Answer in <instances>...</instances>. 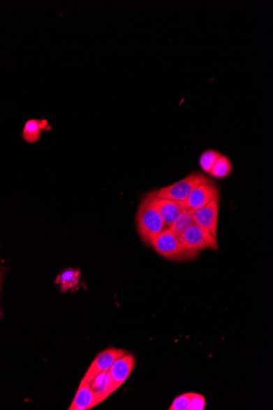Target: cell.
Masks as SVG:
<instances>
[{
    "instance_id": "obj_1",
    "label": "cell",
    "mask_w": 273,
    "mask_h": 410,
    "mask_svg": "<svg viewBox=\"0 0 273 410\" xmlns=\"http://www.w3.org/2000/svg\"><path fill=\"white\" fill-rule=\"evenodd\" d=\"M155 199L156 192L147 193L137 214L138 230L147 244H151L152 241L166 228L156 207Z\"/></svg>"
},
{
    "instance_id": "obj_15",
    "label": "cell",
    "mask_w": 273,
    "mask_h": 410,
    "mask_svg": "<svg viewBox=\"0 0 273 410\" xmlns=\"http://www.w3.org/2000/svg\"><path fill=\"white\" fill-rule=\"evenodd\" d=\"M195 224L193 220V213H191L184 208V211L182 212L180 216L177 221L174 223V225L170 228V230L175 233L177 236H180L186 228L193 226Z\"/></svg>"
},
{
    "instance_id": "obj_19",
    "label": "cell",
    "mask_w": 273,
    "mask_h": 410,
    "mask_svg": "<svg viewBox=\"0 0 273 410\" xmlns=\"http://www.w3.org/2000/svg\"><path fill=\"white\" fill-rule=\"evenodd\" d=\"M3 279V271L0 270V288H1V282Z\"/></svg>"
},
{
    "instance_id": "obj_18",
    "label": "cell",
    "mask_w": 273,
    "mask_h": 410,
    "mask_svg": "<svg viewBox=\"0 0 273 410\" xmlns=\"http://www.w3.org/2000/svg\"><path fill=\"white\" fill-rule=\"evenodd\" d=\"M205 407V398L203 395L191 393L189 410H203Z\"/></svg>"
},
{
    "instance_id": "obj_8",
    "label": "cell",
    "mask_w": 273,
    "mask_h": 410,
    "mask_svg": "<svg viewBox=\"0 0 273 410\" xmlns=\"http://www.w3.org/2000/svg\"><path fill=\"white\" fill-rule=\"evenodd\" d=\"M219 211V202H212L193 212L195 224L212 233L216 238L218 237Z\"/></svg>"
},
{
    "instance_id": "obj_10",
    "label": "cell",
    "mask_w": 273,
    "mask_h": 410,
    "mask_svg": "<svg viewBox=\"0 0 273 410\" xmlns=\"http://www.w3.org/2000/svg\"><path fill=\"white\" fill-rule=\"evenodd\" d=\"M156 207L159 211L166 228H170L179 218L184 207L183 203L173 201V200L158 198L155 199Z\"/></svg>"
},
{
    "instance_id": "obj_2",
    "label": "cell",
    "mask_w": 273,
    "mask_h": 410,
    "mask_svg": "<svg viewBox=\"0 0 273 410\" xmlns=\"http://www.w3.org/2000/svg\"><path fill=\"white\" fill-rule=\"evenodd\" d=\"M158 254L166 259L172 261H184L194 258L198 252L186 250L182 244L179 237L165 228L159 235L156 236L151 244Z\"/></svg>"
},
{
    "instance_id": "obj_12",
    "label": "cell",
    "mask_w": 273,
    "mask_h": 410,
    "mask_svg": "<svg viewBox=\"0 0 273 410\" xmlns=\"http://www.w3.org/2000/svg\"><path fill=\"white\" fill-rule=\"evenodd\" d=\"M80 279V270L78 269L68 268L62 270L57 274L55 283L60 286L61 293H66L69 290L73 289L79 284Z\"/></svg>"
},
{
    "instance_id": "obj_4",
    "label": "cell",
    "mask_w": 273,
    "mask_h": 410,
    "mask_svg": "<svg viewBox=\"0 0 273 410\" xmlns=\"http://www.w3.org/2000/svg\"><path fill=\"white\" fill-rule=\"evenodd\" d=\"M179 240L186 250L199 252L205 249L218 250L217 238L204 228L193 224L182 233Z\"/></svg>"
},
{
    "instance_id": "obj_6",
    "label": "cell",
    "mask_w": 273,
    "mask_h": 410,
    "mask_svg": "<svg viewBox=\"0 0 273 410\" xmlns=\"http://www.w3.org/2000/svg\"><path fill=\"white\" fill-rule=\"evenodd\" d=\"M108 395L96 393L84 378L81 381L69 410H88L104 402Z\"/></svg>"
},
{
    "instance_id": "obj_16",
    "label": "cell",
    "mask_w": 273,
    "mask_h": 410,
    "mask_svg": "<svg viewBox=\"0 0 273 410\" xmlns=\"http://www.w3.org/2000/svg\"><path fill=\"white\" fill-rule=\"evenodd\" d=\"M221 155L220 152L215 150H207L203 152L200 157V166L205 173H210L215 162H216L219 156Z\"/></svg>"
},
{
    "instance_id": "obj_17",
    "label": "cell",
    "mask_w": 273,
    "mask_h": 410,
    "mask_svg": "<svg viewBox=\"0 0 273 410\" xmlns=\"http://www.w3.org/2000/svg\"><path fill=\"white\" fill-rule=\"evenodd\" d=\"M191 393L180 395L176 397L170 407V410H189Z\"/></svg>"
},
{
    "instance_id": "obj_9",
    "label": "cell",
    "mask_w": 273,
    "mask_h": 410,
    "mask_svg": "<svg viewBox=\"0 0 273 410\" xmlns=\"http://www.w3.org/2000/svg\"><path fill=\"white\" fill-rule=\"evenodd\" d=\"M135 358L133 355H124L119 357L109 369L114 381L115 385L118 390L126 383L128 376H131L134 367H135Z\"/></svg>"
},
{
    "instance_id": "obj_14",
    "label": "cell",
    "mask_w": 273,
    "mask_h": 410,
    "mask_svg": "<svg viewBox=\"0 0 273 410\" xmlns=\"http://www.w3.org/2000/svg\"><path fill=\"white\" fill-rule=\"evenodd\" d=\"M233 164L231 161L224 155H220L216 162H215L209 174L215 179H224L231 174Z\"/></svg>"
},
{
    "instance_id": "obj_5",
    "label": "cell",
    "mask_w": 273,
    "mask_h": 410,
    "mask_svg": "<svg viewBox=\"0 0 273 410\" xmlns=\"http://www.w3.org/2000/svg\"><path fill=\"white\" fill-rule=\"evenodd\" d=\"M212 202H219V191L212 181L200 184L184 203L185 209L191 213Z\"/></svg>"
},
{
    "instance_id": "obj_7",
    "label": "cell",
    "mask_w": 273,
    "mask_h": 410,
    "mask_svg": "<svg viewBox=\"0 0 273 410\" xmlns=\"http://www.w3.org/2000/svg\"><path fill=\"white\" fill-rule=\"evenodd\" d=\"M126 355V351L117 348H108L96 357L95 360L90 365L89 369L86 372L84 378L90 383L96 376L109 371L111 367L119 357Z\"/></svg>"
},
{
    "instance_id": "obj_3",
    "label": "cell",
    "mask_w": 273,
    "mask_h": 410,
    "mask_svg": "<svg viewBox=\"0 0 273 410\" xmlns=\"http://www.w3.org/2000/svg\"><path fill=\"white\" fill-rule=\"evenodd\" d=\"M210 180L203 174L193 173L178 182L156 190V196L158 198L184 203L198 186Z\"/></svg>"
},
{
    "instance_id": "obj_11",
    "label": "cell",
    "mask_w": 273,
    "mask_h": 410,
    "mask_svg": "<svg viewBox=\"0 0 273 410\" xmlns=\"http://www.w3.org/2000/svg\"><path fill=\"white\" fill-rule=\"evenodd\" d=\"M51 126L46 120L31 119L26 122L22 131V138L28 144H35L40 140L42 131H50Z\"/></svg>"
},
{
    "instance_id": "obj_13",
    "label": "cell",
    "mask_w": 273,
    "mask_h": 410,
    "mask_svg": "<svg viewBox=\"0 0 273 410\" xmlns=\"http://www.w3.org/2000/svg\"><path fill=\"white\" fill-rule=\"evenodd\" d=\"M89 383L91 388L96 393L108 395V397L117 390L109 371L103 372V373L96 376L94 380L90 381Z\"/></svg>"
}]
</instances>
